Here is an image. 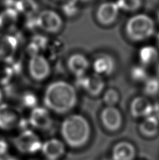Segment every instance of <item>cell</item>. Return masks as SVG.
I'll list each match as a JSON object with an SVG mask.
<instances>
[{
  "label": "cell",
  "instance_id": "1",
  "mask_svg": "<svg viewBox=\"0 0 159 160\" xmlns=\"http://www.w3.org/2000/svg\"><path fill=\"white\" fill-rule=\"evenodd\" d=\"M43 100L48 110L58 115H64L76 106L78 94L76 88L70 82L56 80L47 86Z\"/></svg>",
  "mask_w": 159,
  "mask_h": 160
},
{
  "label": "cell",
  "instance_id": "2",
  "mask_svg": "<svg viewBox=\"0 0 159 160\" xmlns=\"http://www.w3.org/2000/svg\"><path fill=\"white\" fill-rule=\"evenodd\" d=\"M60 133L68 146L79 148L89 141L90 126L87 119L79 114L67 116L61 124Z\"/></svg>",
  "mask_w": 159,
  "mask_h": 160
},
{
  "label": "cell",
  "instance_id": "3",
  "mask_svg": "<svg viewBox=\"0 0 159 160\" xmlns=\"http://www.w3.org/2000/svg\"><path fill=\"white\" fill-rule=\"evenodd\" d=\"M124 32L130 41L144 42L155 35V21L147 14L136 13L128 19Z\"/></svg>",
  "mask_w": 159,
  "mask_h": 160
},
{
  "label": "cell",
  "instance_id": "4",
  "mask_svg": "<svg viewBox=\"0 0 159 160\" xmlns=\"http://www.w3.org/2000/svg\"><path fill=\"white\" fill-rule=\"evenodd\" d=\"M27 125L18 108L7 103L0 104V129L10 131L20 128L25 130Z\"/></svg>",
  "mask_w": 159,
  "mask_h": 160
},
{
  "label": "cell",
  "instance_id": "5",
  "mask_svg": "<svg viewBox=\"0 0 159 160\" xmlns=\"http://www.w3.org/2000/svg\"><path fill=\"white\" fill-rule=\"evenodd\" d=\"M13 144L22 154H35L41 150L42 143L38 136L30 129H25L13 138Z\"/></svg>",
  "mask_w": 159,
  "mask_h": 160
},
{
  "label": "cell",
  "instance_id": "6",
  "mask_svg": "<svg viewBox=\"0 0 159 160\" xmlns=\"http://www.w3.org/2000/svg\"><path fill=\"white\" fill-rule=\"evenodd\" d=\"M27 70L32 79L37 82L44 81L50 76L51 72L49 61L40 53L30 56Z\"/></svg>",
  "mask_w": 159,
  "mask_h": 160
},
{
  "label": "cell",
  "instance_id": "7",
  "mask_svg": "<svg viewBox=\"0 0 159 160\" xmlns=\"http://www.w3.org/2000/svg\"><path fill=\"white\" fill-rule=\"evenodd\" d=\"M36 21L39 29L49 33H58L63 26V20L60 15L51 9L41 11L36 17Z\"/></svg>",
  "mask_w": 159,
  "mask_h": 160
},
{
  "label": "cell",
  "instance_id": "8",
  "mask_svg": "<svg viewBox=\"0 0 159 160\" xmlns=\"http://www.w3.org/2000/svg\"><path fill=\"white\" fill-rule=\"evenodd\" d=\"M120 11L116 2H104L97 8L95 18L98 23L103 26H111L117 21Z\"/></svg>",
  "mask_w": 159,
  "mask_h": 160
},
{
  "label": "cell",
  "instance_id": "9",
  "mask_svg": "<svg viewBox=\"0 0 159 160\" xmlns=\"http://www.w3.org/2000/svg\"><path fill=\"white\" fill-rule=\"evenodd\" d=\"M76 84L78 87L84 89L90 96L98 97L104 91L105 82L103 77L97 74L93 73L89 75H86L76 78Z\"/></svg>",
  "mask_w": 159,
  "mask_h": 160
},
{
  "label": "cell",
  "instance_id": "10",
  "mask_svg": "<svg viewBox=\"0 0 159 160\" xmlns=\"http://www.w3.org/2000/svg\"><path fill=\"white\" fill-rule=\"evenodd\" d=\"M29 123L33 128L44 132L51 133L53 128V120L46 108L36 107L31 111Z\"/></svg>",
  "mask_w": 159,
  "mask_h": 160
},
{
  "label": "cell",
  "instance_id": "11",
  "mask_svg": "<svg viewBox=\"0 0 159 160\" xmlns=\"http://www.w3.org/2000/svg\"><path fill=\"white\" fill-rule=\"evenodd\" d=\"M92 67L94 73L104 78L113 75L116 68V62L112 56L102 53L95 57Z\"/></svg>",
  "mask_w": 159,
  "mask_h": 160
},
{
  "label": "cell",
  "instance_id": "12",
  "mask_svg": "<svg viewBox=\"0 0 159 160\" xmlns=\"http://www.w3.org/2000/svg\"><path fill=\"white\" fill-rule=\"evenodd\" d=\"M102 124L110 131H116L121 128L123 123V117L116 106H106L100 114Z\"/></svg>",
  "mask_w": 159,
  "mask_h": 160
},
{
  "label": "cell",
  "instance_id": "13",
  "mask_svg": "<svg viewBox=\"0 0 159 160\" xmlns=\"http://www.w3.org/2000/svg\"><path fill=\"white\" fill-rule=\"evenodd\" d=\"M90 61L87 57L81 53H75L67 59V67L76 78L86 75L90 68Z\"/></svg>",
  "mask_w": 159,
  "mask_h": 160
},
{
  "label": "cell",
  "instance_id": "14",
  "mask_svg": "<svg viewBox=\"0 0 159 160\" xmlns=\"http://www.w3.org/2000/svg\"><path fill=\"white\" fill-rule=\"evenodd\" d=\"M152 103L146 96H136L130 104V112L135 118H145L152 115Z\"/></svg>",
  "mask_w": 159,
  "mask_h": 160
},
{
  "label": "cell",
  "instance_id": "15",
  "mask_svg": "<svg viewBox=\"0 0 159 160\" xmlns=\"http://www.w3.org/2000/svg\"><path fill=\"white\" fill-rule=\"evenodd\" d=\"M65 145L58 139L51 138L42 145L41 152L49 160H57L64 155Z\"/></svg>",
  "mask_w": 159,
  "mask_h": 160
},
{
  "label": "cell",
  "instance_id": "16",
  "mask_svg": "<svg viewBox=\"0 0 159 160\" xmlns=\"http://www.w3.org/2000/svg\"><path fill=\"white\" fill-rule=\"evenodd\" d=\"M135 148L132 143L121 141L115 145L112 151L113 160H133L135 158Z\"/></svg>",
  "mask_w": 159,
  "mask_h": 160
},
{
  "label": "cell",
  "instance_id": "17",
  "mask_svg": "<svg viewBox=\"0 0 159 160\" xmlns=\"http://www.w3.org/2000/svg\"><path fill=\"white\" fill-rule=\"evenodd\" d=\"M138 58L140 65L147 67L157 62L159 52L157 48L154 46L146 45L139 50Z\"/></svg>",
  "mask_w": 159,
  "mask_h": 160
},
{
  "label": "cell",
  "instance_id": "18",
  "mask_svg": "<svg viewBox=\"0 0 159 160\" xmlns=\"http://www.w3.org/2000/svg\"><path fill=\"white\" fill-rule=\"evenodd\" d=\"M140 133L146 137L155 136L159 131V121L154 115H150L144 118L139 126Z\"/></svg>",
  "mask_w": 159,
  "mask_h": 160
},
{
  "label": "cell",
  "instance_id": "19",
  "mask_svg": "<svg viewBox=\"0 0 159 160\" xmlns=\"http://www.w3.org/2000/svg\"><path fill=\"white\" fill-rule=\"evenodd\" d=\"M15 9L18 13L28 17L32 16L37 11V4L34 0H18L15 2Z\"/></svg>",
  "mask_w": 159,
  "mask_h": 160
},
{
  "label": "cell",
  "instance_id": "20",
  "mask_svg": "<svg viewBox=\"0 0 159 160\" xmlns=\"http://www.w3.org/2000/svg\"><path fill=\"white\" fill-rule=\"evenodd\" d=\"M116 2L119 9L128 13L137 12L143 4L142 0H117Z\"/></svg>",
  "mask_w": 159,
  "mask_h": 160
},
{
  "label": "cell",
  "instance_id": "21",
  "mask_svg": "<svg viewBox=\"0 0 159 160\" xmlns=\"http://www.w3.org/2000/svg\"><path fill=\"white\" fill-rule=\"evenodd\" d=\"M17 42L12 37H6L0 41V56L7 57L11 56L16 47Z\"/></svg>",
  "mask_w": 159,
  "mask_h": 160
},
{
  "label": "cell",
  "instance_id": "22",
  "mask_svg": "<svg viewBox=\"0 0 159 160\" xmlns=\"http://www.w3.org/2000/svg\"><path fill=\"white\" fill-rule=\"evenodd\" d=\"M18 12L15 8H8L0 15V26L3 28L13 25L18 18Z\"/></svg>",
  "mask_w": 159,
  "mask_h": 160
},
{
  "label": "cell",
  "instance_id": "23",
  "mask_svg": "<svg viewBox=\"0 0 159 160\" xmlns=\"http://www.w3.org/2000/svg\"><path fill=\"white\" fill-rule=\"evenodd\" d=\"M144 93L147 96H154L159 93V78L152 77L144 82Z\"/></svg>",
  "mask_w": 159,
  "mask_h": 160
},
{
  "label": "cell",
  "instance_id": "24",
  "mask_svg": "<svg viewBox=\"0 0 159 160\" xmlns=\"http://www.w3.org/2000/svg\"><path fill=\"white\" fill-rule=\"evenodd\" d=\"M130 75L132 81L135 82L144 83L149 78L146 67L142 65L133 66L130 70Z\"/></svg>",
  "mask_w": 159,
  "mask_h": 160
},
{
  "label": "cell",
  "instance_id": "25",
  "mask_svg": "<svg viewBox=\"0 0 159 160\" xmlns=\"http://www.w3.org/2000/svg\"><path fill=\"white\" fill-rule=\"evenodd\" d=\"M120 100V94L115 88H108L103 92V101L106 106H116Z\"/></svg>",
  "mask_w": 159,
  "mask_h": 160
},
{
  "label": "cell",
  "instance_id": "26",
  "mask_svg": "<svg viewBox=\"0 0 159 160\" xmlns=\"http://www.w3.org/2000/svg\"><path fill=\"white\" fill-rule=\"evenodd\" d=\"M79 2L76 0H70L62 7L63 12L69 17H73L79 12Z\"/></svg>",
  "mask_w": 159,
  "mask_h": 160
},
{
  "label": "cell",
  "instance_id": "27",
  "mask_svg": "<svg viewBox=\"0 0 159 160\" xmlns=\"http://www.w3.org/2000/svg\"><path fill=\"white\" fill-rule=\"evenodd\" d=\"M22 103L28 108H35L37 105V98L34 93H26L22 98Z\"/></svg>",
  "mask_w": 159,
  "mask_h": 160
},
{
  "label": "cell",
  "instance_id": "28",
  "mask_svg": "<svg viewBox=\"0 0 159 160\" xmlns=\"http://www.w3.org/2000/svg\"><path fill=\"white\" fill-rule=\"evenodd\" d=\"M8 151V144L4 139L0 138V156L4 155Z\"/></svg>",
  "mask_w": 159,
  "mask_h": 160
},
{
  "label": "cell",
  "instance_id": "29",
  "mask_svg": "<svg viewBox=\"0 0 159 160\" xmlns=\"http://www.w3.org/2000/svg\"><path fill=\"white\" fill-rule=\"evenodd\" d=\"M156 40H157V44L158 47L159 48V31L157 33V35H156Z\"/></svg>",
  "mask_w": 159,
  "mask_h": 160
},
{
  "label": "cell",
  "instance_id": "30",
  "mask_svg": "<svg viewBox=\"0 0 159 160\" xmlns=\"http://www.w3.org/2000/svg\"><path fill=\"white\" fill-rule=\"evenodd\" d=\"M79 3L81 2V3H89V2H91L93 0H76Z\"/></svg>",
  "mask_w": 159,
  "mask_h": 160
},
{
  "label": "cell",
  "instance_id": "31",
  "mask_svg": "<svg viewBox=\"0 0 159 160\" xmlns=\"http://www.w3.org/2000/svg\"><path fill=\"white\" fill-rule=\"evenodd\" d=\"M4 160H16V159L12 158V157H7L4 158Z\"/></svg>",
  "mask_w": 159,
  "mask_h": 160
},
{
  "label": "cell",
  "instance_id": "32",
  "mask_svg": "<svg viewBox=\"0 0 159 160\" xmlns=\"http://www.w3.org/2000/svg\"><path fill=\"white\" fill-rule=\"evenodd\" d=\"M157 75H158V78H159V63L157 65Z\"/></svg>",
  "mask_w": 159,
  "mask_h": 160
},
{
  "label": "cell",
  "instance_id": "33",
  "mask_svg": "<svg viewBox=\"0 0 159 160\" xmlns=\"http://www.w3.org/2000/svg\"><path fill=\"white\" fill-rule=\"evenodd\" d=\"M2 97H3V95H2V90L0 89V102H1L2 100Z\"/></svg>",
  "mask_w": 159,
  "mask_h": 160
},
{
  "label": "cell",
  "instance_id": "34",
  "mask_svg": "<svg viewBox=\"0 0 159 160\" xmlns=\"http://www.w3.org/2000/svg\"><path fill=\"white\" fill-rule=\"evenodd\" d=\"M157 21H158V22H159V10L158 11V13H157Z\"/></svg>",
  "mask_w": 159,
  "mask_h": 160
},
{
  "label": "cell",
  "instance_id": "35",
  "mask_svg": "<svg viewBox=\"0 0 159 160\" xmlns=\"http://www.w3.org/2000/svg\"><path fill=\"white\" fill-rule=\"evenodd\" d=\"M55 1H57V2H60V1H63V0H55Z\"/></svg>",
  "mask_w": 159,
  "mask_h": 160
},
{
  "label": "cell",
  "instance_id": "36",
  "mask_svg": "<svg viewBox=\"0 0 159 160\" xmlns=\"http://www.w3.org/2000/svg\"><path fill=\"white\" fill-rule=\"evenodd\" d=\"M0 160H4V159H2V158H0Z\"/></svg>",
  "mask_w": 159,
  "mask_h": 160
}]
</instances>
